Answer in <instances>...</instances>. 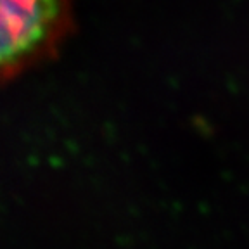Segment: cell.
<instances>
[{
    "label": "cell",
    "instance_id": "obj_1",
    "mask_svg": "<svg viewBox=\"0 0 249 249\" xmlns=\"http://www.w3.org/2000/svg\"><path fill=\"white\" fill-rule=\"evenodd\" d=\"M71 30V0H0V83L54 57Z\"/></svg>",
    "mask_w": 249,
    "mask_h": 249
}]
</instances>
